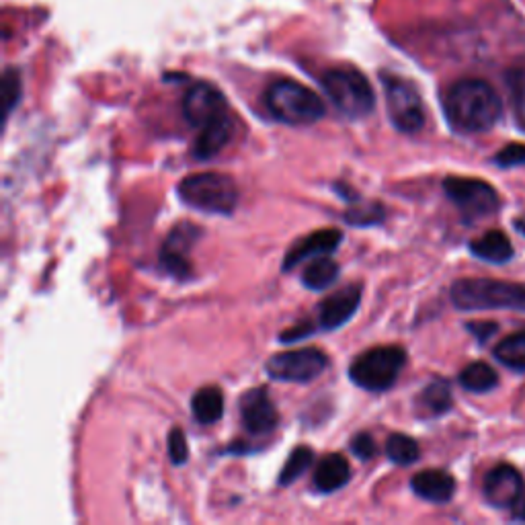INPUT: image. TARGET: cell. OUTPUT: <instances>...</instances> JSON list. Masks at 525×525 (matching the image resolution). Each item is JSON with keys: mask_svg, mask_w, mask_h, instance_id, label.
Instances as JSON below:
<instances>
[{"mask_svg": "<svg viewBox=\"0 0 525 525\" xmlns=\"http://www.w3.org/2000/svg\"><path fill=\"white\" fill-rule=\"evenodd\" d=\"M443 111L456 132L482 134L495 128L503 107L497 91L489 83L466 78L450 87L443 99Z\"/></svg>", "mask_w": 525, "mask_h": 525, "instance_id": "obj_1", "label": "cell"}, {"mask_svg": "<svg viewBox=\"0 0 525 525\" xmlns=\"http://www.w3.org/2000/svg\"><path fill=\"white\" fill-rule=\"evenodd\" d=\"M269 113L290 126H310L325 117L327 109L322 99L296 80H275L265 91Z\"/></svg>", "mask_w": 525, "mask_h": 525, "instance_id": "obj_2", "label": "cell"}, {"mask_svg": "<svg viewBox=\"0 0 525 525\" xmlns=\"http://www.w3.org/2000/svg\"><path fill=\"white\" fill-rule=\"evenodd\" d=\"M452 302L460 310L511 308L525 312V286L499 279H460L452 286Z\"/></svg>", "mask_w": 525, "mask_h": 525, "instance_id": "obj_3", "label": "cell"}, {"mask_svg": "<svg viewBox=\"0 0 525 525\" xmlns=\"http://www.w3.org/2000/svg\"><path fill=\"white\" fill-rule=\"evenodd\" d=\"M179 197L193 210L230 216L238 204V189L228 175L197 173L181 181Z\"/></svg>", "mask_w": 525, "mask_h": 525, "instance_id": "obj_4", "label": "cell"}, {"mask_svg": "<svg viewBox=\"0 0 525 525\" xmlns=\"http://www.w3.org/2000/svg\"><path fill=\"white\" fill-rule=\"evenodd\" d=\"M322 89L345 117L359 119L374 111L376 95L370 80L353 68H333L322 76Z\"/></svg>", "mask_w": 525, "mask_h": 525, "instance_id": "obj_5", "label": "cell"}, {"mask_svg": "<svg viewBox=\"0 0 525 525\" xmlns=\"http://www.w3.org/2000/svg\"><path fill=\"white\" fill-rule=\"evenodd\" d=\"M407 363V351L396 345L374 347L355 357L349 368L353 384L368 392H386L394 386L398 374Z\"/></svg>", "mask_w": 525, "mask_h": 525, "instance_id": "obj_6", "label": "cell"}, {"mask_svg": "<svg viewBox=\"0 0 525 525\" xmlns=\"http://www.w3.org/2000/svg\"><path fill=\"white\" fill-rule=\"evenodd\" d=\"M443 189L466 222L491 218L501 206L495 187L482 179L448 177L443 181Z\"/></svg>", "mask_w": 525, "mask_h": 525, "instance_id": "obj_7", "label": "cell"}, {"mask_svg": "<svg viewBox=\"0 0 525 525\" xmlns=\"http://www.w3.org/2000/svg\"><path fill=\"white\" fill-rule=\"evenodd\" d=\"M384 93L392 126L402 134H417L425 126V107L417 89L398 76H384Z\"/></svg>", "mask_w": 525, "mask_h": 525, "instance_id": "obj_8", "label": "cell"}, {"mask_svg": "<svg viewBox=\"0 0 525 525\" xmlns=\"http://www.w3.org/2000/svg\"><path fill=\"white\" fill-rule=\"evenodd\" d=\"M329 366V357L320 349L304 347L294 351L277 353L267 361V374L277 382H296L306 384L318 378Z\"/></svg>", "mask_w": 525, "mask_h": 525, "instance_id": "obj_9", "label": "cell"}, {"mask_svg": "<svg viewBox=\"0 0 525 525\" xmlns=\"http://www.w3.org/2000/svg\"><path fill=\"white\" fill-rule=\"evenodd\" d=\"M183 115L189 126L204 128L218 117L228 115V103L216 87L208 83H197L185 93Z\"/></svg>", "mask_w": 525, "mask_h": 525, "instance_id": "obj_10", "label": "cell"}, {"mask_svg": "<svg viewBox=\"0 0 525 525\" xmlns=\"http://www.w3.org/2000/svg\"><path fill=\"white\" fill-rule=\"evenodd\" d=\"M199 238V228L183 222L179 226H175L169 234V238L165 240L163 251H160V265L163 269L173 275L175 279H189L193 269L189 263V251L195 245V240Z\"/></svg>", "mask_w": 525, "mask_h": 525, "instance_id": "obj_11", "label": "cell"}, {"mask_svg": "<svg viewBox=\"0 0 525 525\" xmlns=\"http://www.w3.org/2000/svg\"><path fill=\"white\" fill-rule=\"evenodd\" d=\"M240 421H242V427L253 435H265L277 427L279 415L265 388H253L242 394Z\"/></svg>", "mask_w": 525, "mask_h": 525, "instance_id": "obj_12", "label": "cell"}, {"mask_svg": "<svg viewBox=\"0 0 525 525\" xmlns=\"http://www.w3.org/2000/svg\"><path fill=\"white\" fill-rule=\"evenodd\" d=\"M523 478L521 474L509 466V464H501L497 468H493L487 478H484V497L499 509H509L513 507V503L517 501V497L523 491Z\"/></svg>", "mask_w": 525, "mask_h": 525, "instance_id": "obj_13", "label": "cell"}, {"mask_svg": "<svg viewBox=\"0 0 525 525\" xmlns=\"http://www.w3.org/2000/svg\"><path fill=\"white\" fill-rule=\"evenodd\" d=\"M361 302V286H347L329 296L318 308V322L325 331H337L357 312Z\"/></svg>", "mask_w": 525, "mask_h": 525, "instance_id": "obj_14", "label": "cell"}, {"mask_svg": "<svg viewBox=\"0 0 525 525\" xmlns=\"http://www.w3.org/2000/svg\"><path fill=\"white\" fill-rule=\"evenodd\" d=\"M343 234L337 228H322L302 240H298L296 245L290 249V253L286 255V263L284 269L290 271L296 265L316 259V257H327L331 253L337 251V247L341 245Z\"/></svg>", "mask_w": 525, "mask_h": 525, "instance_id": "obj_15", "label": "cell"}, {"mask_svg": "<svg viewBox=\"0 0 525 525\" xmlns=\"http://www.w3.org/2000/svg\"><path fill=\"white\" fill-rule=\"evenodd\" d=\"M411 487L417 497L429 503H448L456 493V480L446 470H423L415 474Z\"/></svg>", "mask_w": 525, "mask_h": 525, "instance_id": "obj_16", "label": "cell"}, {"mask_svg": "<svg viewBox=\"0 0 525 525\" xmlns=\"http://www.w3.org/2000/svg\"><path fill=\"white\" fill-rule=\"evenodd\" d=\"M351 466L341 454H329L322 458L314 470V487L320 493H335L349 482Z\"/></svg>", "mask_w": 525, "mask_h": 525, "instance_id": "obj_17", "label": "cell"}, {"mask_svg": "<svg viewBox=\"0 0 525 525\" xmlns=\"http://www.w3.org/2000/svg\"><path fill=\"white\" fill-rule=\"evenodd\" d=\"M230 136H232V119L228 113L212 121V124L201 128L193 154L199 160H210L216 154H220V150L230 142Z\"/></svg>", "mask_w": 525, "mask_h": 525, "instance_id": "obj_18", "label": "cell"}, {"mask_svg": "<svg viewBox=\"0 0 525 525\" xmlns=\"http://www.w3.org/2000/svg\"><path fill=\"white\" fill-rule=\"evenodd\" d=\"M470 251H472L474 257H478L482 261L495 263V265H503L509 259H513L511 240L501 230H491L487 234H482L480 238L472 240L470 242Z\"/></svg>", "mask_w": 525, "mask_h": 525, "instance_id": "obj_19", "label": "cell"}, {"mask_svg": "<svg viewBox=\"0 0 525 525\" xmlns=\"http://www.w3.org/2000/svg\"><path fill=\"white\" fill-rule=\"evenodd\" d=\"M193 419L201 425L218 423L224 415V396L222 390L216 386H206L193 394L191 398Z\"/></svg>", "mask_w": 525, "mask_h": 525, "instance_id": "obj_20", "label": "cell"}, {"mask_svg": "<svg viewBox=\"0 0 525 525\" xmlns=\"http://www.w3.org/2000/svg\"><path fill=\"white\" fill-rule=\"evenodd\" d=\"M452 388L448 382L435 380L431 382L417 400V409L423 417H439L443 413H448L452 407Z\"/></svg>", "mask_w": 525, "mask_h": 525, "instance_id": "obj_21", "label": "cell"}, {"mask_svg": "<svg viewBox=\"0 0 525 525\" xmlns=\"http://www.w3.org/2000/svg\"><path fill=\"white\" fill-rule=\"evenodd\" d=\"M337 277H339V265L335 261H331L327 257H316L304 269L302 284L308 290L320 292V290H327L329 286H333Z\"/></svg>", "mask_w": 525, "mask_h": 525, "instance_id": "obj_22", "label": "cell"}, {"mask_svg": "<svg viewBox=\"0 0 525 525\" xmlns=\"http://www.w3.org/2000/svg\"><path fill=\"white\" fill-rule=\"evenodd\" d=\"M460 384L468 390V392H476V394H484V392H491L493 388L499 386V376L497 372L489 366V363L484 361H474L470 366H466L460 374Z\"/></svg>", "mask_w": 525, "mask_h": 525, "instance_id": "obj_23", "label": "cell"}, {"mask_svg": "<svg viewBox=\"0 0 525 525\" xmlns=\"http://www.w3.org/2000/svg\"><path fill=\"white\" fill-rule=\"evenodd\" d=\"M386 456L398 466H409L419 460L421 450L413 437L405 433H394L386 441Z\"/></svg>", "mask_w": 525, "mask_h": 525, "instance_id": "obj_24", "label": "cell"}, {"mask_svg": "<svg viewBox=\"0 0 525 525\" xmlns=\"http://www.w3.org/2000/svg\"><path fill=\"white\" fill-rule=\"evenodd\" d=\"M495 357L503 366L525 372V333L509 335L495 347Z\"/></svg>", "mask_w": 525, "mask_h": 525, "instance_id": "obj_25", "label": "cell"}, {"mask_svg": "<svg viewBox=\"0 0 525 525\" xmlns=\"http://www.w3.org/2000/svg\"><path fill=\"white\" fill-rule=\"evenodd\" d=\"M314 462V452L306 446H300L296 448L290 458L286 460V466L284 470L279 472V484L281 487H288V484H292L294 480H298Z\"/></svg>", "mask_w": 525, "mask_h": 525, "instance_id": "obj_26", "label": "cell"}, {"mask_svg": "<svg viewBox=\"0 0 525 525\" xmlns=\"http://www.w3.org/2000/svg\"><path fill=\"white\" fill-rule=\"evenodd\" d=\"M495 163L501 169L525 167V144H509L495 156Z\"/></svg>", "mask_w": 525, "mask_h": 525, "instance_id": "obj_27", "label": "cell"}, {"mask_svg": "<svg viewBox=\"0 0 525 525\" xmlns=\"http://www.w3.org/2000/svg\"><path fill=\"white\" fill-rule=\"evenodd\" d=\"M5 117H9V113L17 107L19 97H21V78L19 72L15 70H7L5 72Z\"/></svg>", "mask_w": 525, "mask_h": 525, "instance_id": "obj_28", "label": "cell"}, {"mask_svg": "<svg viewBox=\"0 0 525 525\" xmlns=\"http://www.w3.org/2000/svg\"><path fill=\"white\" fill-rule=\"evenodd\" d=\"M169 456H171V462L175 466H181L187 462V456H189V448H187V437L181 429H171L169 433Z\"/></svg>", "mask_w": 525, "mask_h": 525, "instance_id": "obj_29", "label": "cell"}, {"mask_svg": "<svg viewBox=\"0 0 525 525\" xmlns=\"http://www.w3.org/2000/svg\"><path fill=\"white\" fill-rule=\"evenodd\" d=\"M384 218V210L380 204H372L368 208H359V210H351L347 214V220L355 226H368V224H378Z\"/></svg>", "mask_w": 525, "mask_h": 525, "instance_id": "obj_30", "label": "cell"}, {"mask_svg": "<svg viewBox=\"0 0 525 525\" xmlns=\"http://www.w3.org/2000/svg\"><path fill=\"white\" fill-rule=\"evenodd\" d=\"M511 89H513V99H515L517 121H519V126L525 130V76L523 72L513 74Z\"/></svg>", "mask_w": 525, "mask_h": 525, "instance_id": "obj_31", "label": "cell"}, {"mask_svg": "<svg viewBox=\"0 0 525 525\" xmlns=\"http://www.w3.org/2000/svg\"><path fill=\"white\" fill-rule=\"evenodd\" d=\"M351 450L359 460H370L376 454V443L370 433H357L351 441Z\"/></svg>", "mask_w": 525, "mask_h": 525, "instance_id": "obj_32", "label": "cell"}, {"mask_svg": "<svg viewBox=\"0 0 525 525\" xmlns=\"http://www.w3.org/2000/svg\"><path fill=\"white\" fill-rule=\"evenodd\" d=\"M466 329L478 337V341H487L491 335L497 333V322H468Z\"/></svg>", "mask_w": 525, "mask_h": 525, "instance_id": "obj_33", "label": "cell"}, {"mask_svg": "<svg viewBox=\"0 0 525 525\" xmlns=\"http://www.w3.org/2000/svg\"><path fill=\"white\" fill-rule=\"evenodd\" d=\"M312 333H314L312 322H300V325L288 329L279 339L284 341V343H294V341H300V339H304V337H308V335H312Z\"/></svg>", "mask_w": 525, "mask_h": 525, "instance_id": "obj_34", "label": "cell"}, {"mask_svg": "<svg viewBox=\"0 0 525 525\" xmlns=\"http://www.w3.org/2000/svg\"><path fill=\"white\" fill-rule=\"evenodd\" d=\"M513 517L519 521H525V489L521 491V495L517 497V501L513 503Z\"/></svg>", "mask_w": 525, "mask_h": 525, "instance_id": "obj_35", "label": "cell"}, {"mask_svg": "<svg viewBox=\"0 0 525 525\" xmlns=\"http://www.w3.org/2000/svg\"><path fill=\"white\" fill-rule=\"evenodd\" d=\"M515 228H517V230H519V232L525 236V214H523L521 218H517V220H515Z\"/></svg>", "mask_w": 525, "mask_h": 525, "instance_id": "obj_36", "label": "cell"}]
</instances>
